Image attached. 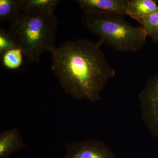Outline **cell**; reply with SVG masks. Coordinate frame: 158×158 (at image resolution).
Segmentation results:
<instances>
[{
  "instance_id": "cell-1",
  "label": "cell",
  "mask_w": 158,
  "mask_h": 158,
  "mask_svg": "<svg viewBox=\"0 0 158 158\" xmlns=\"http://www.w3.org/2000/svg\"><path fill=\"white\" fill-rule=\"evenodd\" d=\"M102 44L100 40H69L50 51L51 68L66 95L92 103L101 100L102 91L116 74L101 48Z\"/></svg>"
},
{
  "instance_id": "cell-2",
  "label": "cell",
  "mask_w": 158,
  "mask_h": 158,
  "mask_svg": "<svg viewBox=\"0 0 158 158\" xmlns=\"http://www.w3.org/2000/svg\"><path fill=\"white\" fill-rule=\"evenodd\" d=\"M59 21L55 14L21 12L9 23L8 31L28 62L38 63L55 47Z\"/></svg>"
},
{
  "instance_id": "cell-3",
  "label": "cell",
  "mask_w": 158,
  "mask_h": 158,
  "mask_svg": "<svg viewBox=\"0 0 158 158\" xmlns=\"http://www.w3.org/2000/svg\"><path fill=\"white\" fill-rule=\"evenodd\" d=\"M82 24L103 44L117 52H137L146 42L147 37L141 27L131 25L123 15L83 13Z\"/></svg>"
},
{
  "instance_id": "cell-4",
  "label": "cell",
  "mask_w": 158,
  "mask_h": 158,
  "mask_svg": "<svg viewBox=\"0 0 158 158\" xmlns=\"http://www.w3.org/2000/svg\"><path fill=\"white\" fill-rule=\"evenodd\" d=\"M138 98L142 119L158 140V73L148 81Z\"/></svg>"
},
{
  "instance_id": "cell-5",
  "label": "cell",
  "mask_w": 158,
  "mask_h": 158,
  "mask_svg": "<svg viewBox=\"0 0 158 158\" xmlns=\"http://www.w3.org/2000/svg\"><path fill=\"white\" fill-rule=\"evenodd\" d=\"M66 152L62 158H116L110 148L97 139L67 142Z\"/></svg>"
},
{
  "instance_id": "cell-6",
  "label": "cell",
  "mask_w": 158,
  "mask_h": 158,
  "mask_svg": "<svg viewBox=\"0 0 158 158\" xmlns=\"http://www.w3.org/2000/svg\"><path fill=\"white\" fill-rule=\"evenodd\" d=\"M83 13L128 15L129 0H76Z\"/></svg>"
},
{
  "instance_id": "cell-7",
  "label": "cell",
  "mask_w": 158,
  "mask_h": 158,
  "mask_svg": "<svg viewBox=\"0 0 158 158\" xmlns=\"http://www.w3.org/2000/svg\"><path fill=\"white\" fill-rule=\"evenodd\" d=\"M17 127L0 133V158H9L26 146Z\"/></svg>"
},
{
  "instance_id": "cell-8",
  "label": "cell",
  "mask_w": 158,
  "mask_h": 158,
  "mask_svg": "<svg viewBox=\"0 0 158 158\" xmlns=\"http://www.w3.org/2000/svg\"><path fill=\"white\" fill-rule=\"evenodd\" d=\"M21 12L41 15L55 14L59 0H19Z\"/></svg>"
},
{
  "instance_id": "cell-9",
  "label": "cell",
  "mask_w": 158,
  "mask_h": 158,
  "mask_svg": "<svg viewBox=\"0 0 158 158\" xmlns=\"http://www.w3.org/2000/svg\"><path fill=\"white\" fill-rule=\"evenodd\" d=\"M158 10L157 1L129 0L128 16L140 23L141 20Z\"/></svg>"
},
{
  "instance_id": "cell-10",
  "label": "cell",
  "mask_w": 158,
  "mask_h": 158,
  "mask_svg": "<svg viewBox=\"0 0 158 158\" xmlns=\"http://www.w3.org/2000/svg\"><path fill=\"white\" fill-rule=\"evenodd\" d=\"M23 54L19 48L6 51L1 57L2 65L4 68L14 70L20 68L23 62Z\"/></svg>"
},
{
  "instance_id": "cell-11",
  "label": "cell",
  "mask_w": 158,
  "mask_h": 158,
  "mask_svg": "<svg viewBox=\"0 0 158 158\" xmlns=\"http://www.w3.org/2000/svg\"><path fill=\"white\" fill-rule=\"evenodd\" d=\"M21 12L19 0H0V22L9 23Z\"/></svg>"
},
{
  "instance_id": "cell-12",
  "label": "cell",
  "mask_w": 158,
  "mask_h": 158,
  "mask_svg": "<svg viewBox=\"0 0 158 158\" xmlns=\"http://www.w3.org/2000/svg\"><path fill=\"white\" fill-rule=\"evenodd\" d=\"M139 23L146 37H150L153 42L158 44V10L144 18Z\"/></svg>"
},
{
  "instance_id": "cell-13",
  "label": "cell",
  "mask_w": 158,
  "mask_h": 158,
  "mask_svg": "<svg viewBox=\"0 0 158 158\" xmlns=\"http://www.w3.org/2000/svg\"><path fill=\"white\" fill-rule=\"evenodd\" d=\"M19 48L15 41L9 31L0 27V56L6 51L11 49Z\"/></svg>"
}]
</instances>
